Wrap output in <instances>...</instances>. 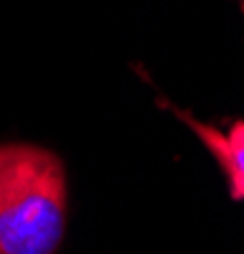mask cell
I'll return each mask as SVG.
<instances>
[{
	"instance_id": "cell-2",
	"label": "cell",
	"mask_w": 244,
	"mask_h": 254,
	"mask_svg": "<svg viewBox=\"0 0 244 254\" xmlns=\"http://www.w3.org/2000/svg\"><path fill=\"white\" fill-rule=\"evenodd\" d=\"M166 107H168L176 117H181L186 125L193 127V132H196V135L201 137V142L214 153V158H216L219 165H221V171L227 173L229 186H232V196L239 198V201H244V120L234 122V125L229 127V132L224 135V132H219L216 127H211V125L196 122L188 112L176 110L173 104H166Z\"/></svg>"
},
{
	"instance_id": "cell-1",
	"label": "cell",
	"mask_w": 244,
	"mask_h": 254,
	"mask_svg": "<svg viewBox=\"0 0 244 254\" xmlns=\"http://www.w3.org/2000/svg\"><path fill=\"white\" fill-rule=\"evenodd\" d=\"M66 231V171L38 145H0V254H56Z\"/></svg>"
}]
</instances>
